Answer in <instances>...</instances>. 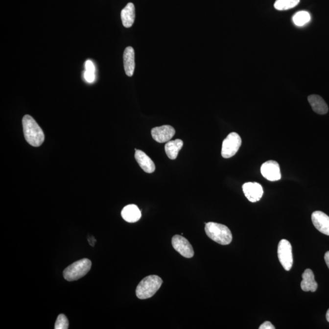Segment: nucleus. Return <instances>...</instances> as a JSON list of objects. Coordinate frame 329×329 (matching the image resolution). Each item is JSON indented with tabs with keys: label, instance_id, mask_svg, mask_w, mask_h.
Segmentation results:
<instances>
[{
	"label": "nucleus",
	"instance_id": "obj_22",
	"mask_svg": "<svg viewBox=\"0 0 329 329\" xmlns=\"http://www.w3.org/2000/svg\"><path fill=\"white\" fill-rule=\"evenodd\" d=\"M84 77L85 80H86L89 83H92L95 79V75H94V73L93 72H91L89 71H85L84 73Z\"/></svg>",
	"mask_w": 329,
	"mask_h": 329
},
{
	"label": "nucleus",
	"instance_id": "obj_7",
	"mask_svg": "<svg viewBox=\"0 0 329 329\" xmlns=\"http://www.w3.org/2000/svg\"><path fill=\"white\" fill-rule=\"evenodd\" d=\"M172 245L176 251L186 258H191L194 256L193 247L189 241L183 236L176 235L172 238Z\"/></svg>",
	"mask_w": 329,
	"mask_h": 329
},
{
	"label": "nucleus",
	"instance_id": "obj_12",
	"mask_svg": "<svg viewBox=\"0 0 329 329\" xmlns=\"http://www.w3.org/2000/svg\"><path fill=\"white\" fill-rule=\"evenodd\" d=\"M124 69L127 76L133 75L135 70V52L132 47H128L123 54Z\"/></svg>",
	"mask_w": 329,
	"mask_h": 329
},
{
	"label": "nucleus",
	"instance_id": "obj_25",
	"mask_svg": "<svg viewBox=\"0 0 329 329\" xmlns=\"http://www.w3.org/2000/svg\"><path fill=\"white\" fill-rule=\"evenodd\" d=\"M325 260L326 265H328V268H329V251H328L327 253L325 254Z\"/></svg>",
	"mask_w": 329,
	"mask_h": 329
},
{
	"label": "nucleus",
	"instance_id": "obj_23",
	"mask_svg": "<svg viewBox=\"0 0 329 329\" xmlns=\"http://www.w3.org/2000/svg\"><path fill=\"white\" fill-rule=\"evenodd\" d=\"M85 68H86V71L93 72V73L95 72V67H94L93 62L91 60H87L86 62V63H85Z\"/></svg>",
	"mask_w": 329,
	"mask_h": 329
},
{
	"label": "nucleus",
	"instance_id": "obj_4",
	"mask_svg": "<svg viewBox=\"0 0 329 329\" xmlns=\"http://www.w3.org/2000/svg\"><path fill=\"white\" fill-rule=\"evenodd\" d=\"M91 267L92 261L89 259H81L65 269L64 278L70 282L78 280L86 276L91 270Z\"/></svg>",
	"mask_w": 329,
	"mask_h": 329
},
{
	"label": "nucleus",
	"instance_id": "obj_9",
	"mask_svg": "<svg viewBox=\"0 0 329 329\" xmlns=\"http://www.w3.org/2000/svg\"><path fill=\"white\" fill-rule=\"evenodd\" d=\"M175 134V129L169 125L156 127L151 130V135L154 141L159 143L168 142Z\"/></svg>",
	"mask_w": 329,
	"mask_h": 329
},
{
	"label": "nucleus",
	"instance_id": "obj_11",
	"mask_svg": "<svg viewBox=\"0 0 329 329\" xmlns=\"http://www.w3.org/2000/svg\"><path fill=\"white\" fill-rule=\"evenodd\" d=\"M314 226L320 233L329 236V216L321 211H315L311 215Z\"/></svg>",
	"mask_w": 329,
	"mask_h": 329
},
{
	"label": "nucleus",
	"instance_id": "obj_19",
	"mask_svg": "<svg viewBox=\"0 0 329 329\" xmlns=\"http://www.w3.org/2000/svg\"><path fill=\"white\" fill-rule=\"evenodd\" d=\"M300 1V0H276L274 6L279 11H286L297 6Z\"/></svg>",
	"mask_w": 329,
	"mask_h": 329
},
{
	"label": "nucleus",
	"instance_id": "obj_24",
	"mask_svg": "<svg viewBox=\"0 0 329 329\" xmlns=\"http://www.w3.org/2000/svg\"><path fill=\"white\" fill-rule=\"evenodd\" d=\"M274 326L271 324L270 321H266L261 325L259 329H274Z\"/></svg>",
	"mask_w": 329,
	"mask_h": 329
},
{
	"label": "nucleus",
	"instance_id": "obj_21",
	"mask_svg": "<svg viewBox=\"0 0 329 329\" xmlns=\"http://www.w3.org/2000/svg\"><path fill=\"white\" fill-rule=\"evenodd\" d=\"M69 327L68 318L64 314H60L55 323V329H67Z\"/></svg>",
	"mask_w": 329,
	"mask_h": 329
},
{
	"label": "nucleus",
	"instance_id": "obj_16",
	"mask_svg": "<svg viewBox=\"0 0 329 329\" xmlns=\"http://www.w3.org/2000/svg\"><path fill=\"white\" fill-rule=\"evenodd\" d=\"M308 101L313 111L316 114L324 115L328 113L329 111L328 104L322 97L317 94H311L308 96Z\"/></svg>",
	"mask_w": 329,
	"mask_h": 329
},
{
	"label": "nucleus",
	"instance_id": "obj_2",
	"mask_svg": "<svg viewBox=\"0 0 329 329\" xmlns=\"http://www.w3.org/2000/svg\"><path fill=\"white\" fill-rule=\"evenodd\" d=\"M205 231L209 238L220 245H229L233 240L230 229L223 224L209 222L206 224Z\"/></svg>",
	"mask_w": 329,
	"mask_h": 329
},
{
	"label": "nucleus",
	"instance_id": "obj_26",
	"mask_svg": "<svg viewBox=\"0 0 329 329\" xmlns=\"http://www.w3.org/2000/svg\"><path fill=\"white\" fill-rule=\"evenodd\" d=\"M326 320H327V321L329 323V308L327 311V313H326Z\"/></svg>",
	"mask_w": 329,
	"mask_h": 329
},
{
	"label": "nucleus",
	"instance_id": "obj_15",
	"mask_svg": "<svg viewBox=\"0 0 329 329\" xmlns=\"http://www.w3.org/2000/svg\"><path fill=\"white\" fill-rule=\"evenodd\" d=\"M121 216L126 221L133 223L141 219V213L138 207L134 204H129L122 210Z\"/></svg>",
	"mask_w": 329,
	"mask_h": 329
},
{
	"label": "nucleus",
	"instance_id": "obj_20",
	"mask_svg": "<svg viewBox=\"0 0 329 329\" xmlns=\"http://www.w3.org/2000/svg\"><path fill=\"white\" fill-rule=\"evenodd\" d=\"M310 14L306 11H300L294 15L293 21L298 26H303L310 21Z\"/></svg>",
	"mask_w": 329,
	"mask_h": 329
},
{
	"label": "nucleus",
	"instance_id": "obj_1",
	"mask_svg": "<svg viewBox=\"0 0 329 329\" xmlns=\"http://www.w3.org/2000/svg\"><path fill=\"white\" fill-rule=\"evenodd\" d=\"M24 137L27 143L34 147L42 145L45 140L43 131L35 119L29 115L24 116L22 119Z\"/></svg>",
	"mask_w": 329,
	"mask_h": 329
},
{
	"label": "nucleus",
	"instance_id": "obj_14",
	"mask_svg": "<svg viewBox=\"0 0 329 329\" xmlns=\"http://www.w3.org/2000/svg\"><path fill=\"white\" fill-rule=\"evenodd\" d=\"M303 281L301 283L302 290L304 291L315 292L318 288V283L315 280V276L310 269H306L303 275Z\"/></svg>",
	"mask_w": 329,
	"mask_h": 329
},
{
	"label": "nucleus",
	"instance_id": "obj_3",
	"mask_svg": "<svg viewBox=\"0 0 329 329\" xmlns=\"http://www.w3.org/2000/svg\"><path fill=\"white\" fill-rule=\"evenodd\" d=\"M163 281L160 277L151 275L146 277L139 283L136 288V295L140 300L150 298L161 288Z\"/></svg>",
	"mask_w": 329,
	"mask_h": 329
},
{
	"label": "nucleus",
	"instance_id": "obj_10",
	"mask_svg": "<svg viewBox=\"0 0 329 329\" xmlns=\"http://www.w3.org/2000/svg\"><path fill=\"white\" fill-rule=\"evenodd\" d=\"M243 191L247 199L252 203L260 201L263 194L262 187L260 184L257 183L244 184Z\"/></svg>",
	"mask_w": 329,
	"mask_h": 329
},
{
	"label": "nucleus",
	"instance_id": "obj_5",
	"mask_svg": "<svg viewBox=\"0 0 329 329\" xmlns=\"http://www.w3.org/2000/svg\"><path fill=\"white\" fill-rule=\"evenodd\" d=\"M241 139L236 133H231L222 144L221 155L225 159L231 158L237 153L241 146Z\"/></svg>",
	"mask_w": 329,
	"mask_h": 329
},
{
	"label": "nucleus",
	"instance_id": "obj_13",
	"mask_svg": "<svg viewBox=\"0 0 329 329\" xmlns=\"http://www.w3.org/2000/svg\"><path fill=\"white\" fill-rule=\"evenodd\" d=\"M135 158L140 166L146 173H153L156 169L155 164L146 153L141 150L136 149Z\"/></svg>",
	"mask_w": 329,
	"mask_h": 329
},
{
	"label": "nucleus",
	"instance_id": "obj_8",
	"mask_svg": "<svg viewBox=\"0 0 329 329\" xmlns=\"http://www.w3.org/2000/svg\"><path fill=\"white\" fill-rule=\"evenodd\" d=\"M260 171L264 178L268 181H277L281 178L280 166L276 161L266 162L261 165Z\"/></svg>",
	"mask_w": 329,
	"mask_h": 329
},
{
	"label": "nucleus",
	"instance_id": "obj_6",
	"mask_svg": "<svg viewBox=\"0 0 329 329\" xmlns=\"http://www.w3.org/2000/svg\"><path fill=\"white\" fill-rule=\"evenodd\" d=\"M278 254L279 261L286 271L292 268L293 259L292 247L288 240L282 239L279 243Z\"/></svg>",
	"mask_w": 329,
	"mask_h": 329
},
{
	"label": "nucleus",
	"instance_id": "obj_17",
	"mask_svg": "<svg viewBox=\"0 0 329 329\" xmlns=\"http://www.w3.org/2000/svg\"><path fill=\"white\" fill-rule=\"evenodd\" d=\"M135 6L132 2H129L121 12L122 24L125 27H130L135 21Z\"/></svg>",
	"mask_w": 329,
	"mask_h": 329
},
{
	"label": "nucleus",
	"instance_id": "obj_18",
	"mask_svg": "<svg viewBox=\"0 0 329 329\" xmlns=\"http://www.w3.org/2000/svg\"><path fill=\"white\" fill-rule=\"evenodd\" d=\"M183 141L180 139L174 140L167 142L164 146V150L167 156L171 160H174L178 157L179 151L183 146Z\"/></svg>",
	"mask_w": 329,
	"mask_h": 329
}]
</instances>
